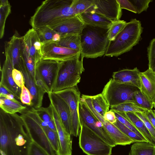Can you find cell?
<instances>
[{
  "instance_id": "6da1fadb",
  "label": "cell",
  "mask_w": 155,
  "mask_h": 155,
  "mask_svg": "<svg viewBox=\"0 0 155 155\" xmlns=\"http://www.w3.org/2000/svg\"><path fill=\"white\" fill-rule=\"evenodd\" d=\"M32 140L17 113L0 110V155H28Z\"/></svg>"
},
{
  "instance_id": "7a4b0ae2",
  "label": "cell",
  "mask_w": 155,
  "mask_h": 155,
  "mask_svg": "<svg viewBox=\"0 0 155 155\" xmlns=\"http://www.w3.org/2000/svg\"><path fill=\"white\" fill-rule=\"evenodd\" d=\"M73 0H46L31 17L30 24L35 29L49 27L76 15L71 7Z\"/></svg>"
},
{
  "instance_id": "3957f363",
  "label": "cell",
  "mask_w": 155,
  "mask_h": 155,
  "mask_svg": "<svg viewBox=\"0 0 155 155\" xmlns=\"http://www.w3.org/2000/svg\"><path fill=\"white\" fill-rule=\"evenodd\" d=\"M108 29L85 25L80 34L82 57L95 58L104 55L110 41Z\"/></svg>"
},
{
  "instance_id": "277c9868",
  "label": "cell",
  "mask_w": 155,
  "mask_h": 155,
  "mask_svg": "<svg viewBox=\"0 0 155 155\" xmlns=\"http://www.w3.org/2000/svg\"><path fill=\"white\" fill-rule=\"evenodd\" d=\"M141 22L136 18L127 22L115 39L110 41L104 56L117 57L137 44L143 32Z\"/></svg>"
},
{
  "instance_id": "5b68a950",
  "label": "cell",
  "mask_w": 155,
  "mask_h": 155,
  "mask_svg": "<svg viewBox=\"0 0 155 155\" xmlns=\"http://www.w3.org/2000/svg\"><path fill=\"white\" fill-rule=\"evenodd\" d=\"M84 58L81 52L66 60L59 61L58 69L52 92L77 86L84 71Z\"/></svg>"
},
{
  "instance_id": "8992f818",
  "label": "cell",
  "mask_w": 155,
  "mask_h": 155,
  "mask_svg": "<svg viewBox=\"0 0 155 155\" xmlns=\"http://www.w3.org/2000/svg\"><path fill=\"white\" fill-rule=\"evenodd\" d=\"M19 113L32 141L49 155H55L56 153L46 134L48 127L40 118L35 109L27 106L25 109Z\"/></svg>"
},
{
  "instance_id": "52a82bcc",
  "label": "cell",
  "mask_w": 155,
  "mask_h": 155,
  "mask_svg": "<svg viewBox=\"0 0 155 155\" xmlns=\"http://www.w3.org/2000/svg\"><path fill=\"white\" fill-rule=\"evenodd\" d=\"M78 135L79 147L87 155H111L113 147L82 123Z\"/></svg>"
},
{
  "instance_id": "ba28073f",
  "label": "cell",
  "mask_w": 155,
  "mask_h": 155,
  "mask_svg": "<svg viewBox=\"0 0 155 155\" xmlns=\"http://www.w3.org/2000/svg\"><path fill=\"white\" fill-rule=\"evenodd\" d=\"M139 90L135 87L116 82L111 78L101 94L110 107L126 102L134 103V94Z\"/></svg>"
},
{
  "instance_id": "9c48e42d",
  "label": "cell",
  "mask_w": 155,
  "mask_h": 155,
  "mask_svg": "<svg viewBox=\"0 0 155 155\" xmlns=\"http://www.w3.org/2000/svg\"><path fill=\"white\" fill-rule=\"evenodd\" d=\"M61 97L68 104L72 119L71 135L77 137L80 128L78 107L81 93L77 86L61 91L53 92Z\"/></svg>"
},
{
  "instance_id": "30bf717a",
  "label": "cell",
  "mask_w": 155,
  "mask_h": 155,
  "mask_svg": "<svg viewBox=\"0 0 155 155\" xmlns=\"http://www.w3.org/2000/svg\"><path fill=\"white\" fill-rule=\"evenodd\" d=\"M59 61L50 59L39 61L35 65V79H40L45 85L48 93L52 92L56 78Z\"/></svg>"
},
{
  "instance_id": "8fae6325",
  "label": "cell",
  "mask_w": 155,
  "mask_h": 155,
  "mask_svg": "<svg viewBox=\"0 0 155 155\" xmlns=\"http://www.w3.org/2000/svg\"><path fill=\"white\" fill-rule=\"evenodd\" d=\"M78 111L80 123L85 124L113 147L116 146L104 128L97 127L96 123L98 120L92 113L85 101L80 100Z\"/></svg>"
},
{
  "instance_id": "7c38bea8",
  "label": "cell",
  "mask_w": 155,
  "mask_h": 155,
  "mask_svg": "<svg viewBox=\"0 0 155 155\" xmlns=\"http://www.w3.org/2000/svg\"><path fill=\"white\" fill-rule=\"evenodd\" d=\"M50 103L56 112L64 129L71 135L72 119L70 110L66 102L53 92L47 93Z\"/></svg>"
},
{
  "instance_id": "4fadbf2b",
  "label": "cell",
  "mask_w": 155,
  "mask_h": 155,
  "mask_svg": "<svg viewBox=\"0 0 155 155\" xmlns=\"http://www.w3.org/2000/svg\"><path fill=\"white\" fill-rule=\"evenodd\" d=\"M55 125L58 141V150L56 155H71L72 141L71 135L65 130L51 104L48 107Z\"/></svg>"
},
{
  "instance_id": "5bb4252c",
  "label": "cell",
  "mask_w": 155,
  "mask_h": 155,
  "mask_svg": "<svg viewBox=\"0 0 155 155\" xmlns=\"http://www.w3.org/2000/svg\"><path fill=\"white\" fill-rule=\"evenodd\" d=\"M80 52L59 45L56 43L48 42L42 47V59L61 61L71 58Z\"/></svg>"
},
{
  "instance_id": "9a60e30c",
  "label": "cell",
  "mask_w": 155,
  "mask_h": 155,
  "mask_svg": "<svg viewBox=\"0 0 155 155\" xmlns=\"http://www.w3.org/2000/svg\"><path fill=\"white\" fill-rule=\"evenodd\" d=\"M89 108L97 119L102 123L105 130L116 146H125L136 142L122 132L114 124L105 120L104 117L97 112L92 105L89 106Z\"/></svg>"
},
{
  "instance_id": "2e32d148",
  "label": "cell",
  "mask_w": 155,
  "mask_h": 155,
  "mask_svg": "<svg viewBox=\"0 0 155 155\" xmlns=\"http://www.w3.org/2000/svg\"><path fill=\"white\" fill-rule=\"evenodd\" d=\"M22 37L16 31L10 41L5 44V54L9 56L13 69L18 70L20 66L25 63L22 54Z\"/></svg>"
},
{
  "instance_id": "e0dca14e",
  "label": "cell",
  "mask_w": 155,
  "mask_h": 155,
  "mask_svg": "<svg viewBox=\"0 0 155 155\" xmlns=\"http://www.w3.org/2000/svg\"><path fill=\"white\" fill-rule=\"evenodd\" d=\"M121 10L117 0H94L90 12L100 14L113 22L120 20Z\"/></svg>"
},
{
  "instance_id": "ac0fdd59",
  "label": "cell",
  "mask_w": 155,
  "mask_h": 155,
  "mask_svg": "<svg viewBox=\"0 0 155 155\" xmlns=\"http://www.w3.org/2000/svg\"><path fill=\"white\" fill-rule=\"evenodd\" d=\"M22 38L24 48L36 64L42 58V48L43 44L35 30L33 28L29 29Z\"/></svg>"
},
{
  "instance_id": "d6986e66",
  "label": "cell",
  "mask_w": 155,
  "mask_h": 155,
  "mask_svg": "<svg viewBox=\"0 0 155 155\" xmlns=\"http://www.w3.org/2000/svg\"><path fill=\"white\" fill-rule=\"evenodd\" d=\"M19 70L22 74L25 85L29 90L32 98V107L37 109L42 107L43 97L46 92L38 85L29 72L25 64L21 65Z\"/></svg>"
},
{
  "instance_id": "ffe728a7",
  "label": "cell",
  "mask_w": 155,
  "mask_h": 155,
  "mask_svg": "<svg viewBox=\"0 0 155 155\" xmlns=\"http://www.w3.org/2000/svg\"><path fill=\"white\" fill-rule=\"evenodd\" d=\"M85 25L79 15L67 18L58 23L48 27L63 36L80 35Z\"/></svg>"
},
{
  "instance_id": "44dd1931",
  "label": "cell",
  "mask_w": 155,
  "mask_h": 155,
  "mask_svg": "<svg viewBox=\"0 0 155 155\" xmlns=\"http://www.w3.org/2000/svg\"><path fill=\"white\" fill-rule=\"evenodd\" d=\"M5 54V60L1 69L0 85L6 89L16 99L20 100L21 88L16 85L13 80L12 75L13 66L9 56Z\"/></svg>"
},
{
  "instance_id": "7402d4cb",
  "label": "cell",
  "mask_w": 155,
  "mask_h": 155,
  "mask_svg": "<svg viewBox=\"0 0 155 155\" xmlns=\"http://www.w3.org/2000/svg\"><path fill=\"white\" fill-rule=\"evenodd\" d=\"M139 78L140 91L151 102L155 103V74L148 68L140 72Z\"/></svg>"
},
{
  "instance_id": "603a6c76",
  "label": "cell",
  "mask_w": 155,
  "mask_h": 155,
  "mask_svg": "<svg viewBox=\"0 0 155 155\" xmlns=\"http://www.w3.org/2000/svg\"><path fill=\"white\" fill-rule=\"evenodd\" d=\"M140 72L137 67L133 69H124L113 72L112 79L116 82L132 85L140 89Z\"/></svg>"
},
{
  "instance_id": "cb8c5ba5",
  "label": "cell",
  "mask_w": 155,
  "mask_h": 155,
  "mask_svg": "<svg viewBox=\"0 0 155 155\" xmlns=\"http://www.w3.org/2000/svg\"><path fill=\"white\" fill-rule=\"evenodd\" d=\"M85 25L108 29L113 22L110 19L98 13L86 12L78 15Z\"/></svg>"
},
{
  "instance_id": "d4e9b609",
  "label": "cell",
  "mask_w": 155,
  "mask_h": 155,
  "mask_svg": "<svg viewBox=\"0 0 155 155\" xmlns=\"http://www.w3.org/2000/svg\"><path fill=\"white\" fill-rule=\"evenodd\" d=\"M116 112L129 121L149 142L155 145V140L146 127L144 123L141 119L134 113L130 112Z\"/></svg>"
},
{
  "instance_id": "484cf974",
  "label": "cell",
  "mask_w": 155,
  "mask_h": 155,
  "mask_svg": "<svg viewBox=\"0 0 155 155\" xmlns=\"http://www.w3.org/2000/svg\"><path fill=\"white\" fill-rule=\"evenodd\" d=\"M129 155H155V145L145 141L134 143L131 147Z\"/></svg>"
},
{
  "instance_id": "4316f807",
  "label": "cell",
  "mask_w": 155,
  "mask_h": 155,
  "mask_svg": "<svg viewBox=\"0 0 155 155\" xmlns=\"http://www.w3.org/2000/svg\"><path fill=\"white\" fill-rule=\"evenodd\" d=\"M41 42L44 45L48 42H58L61 36L48 27H43L34 29Z\"/></svg>"
},
{
  "instance_id": "83f0119b",
  "label": "cell",
  "mask_w": 155,
  "mask_h": 155,
  "mask_svg": "<svg viewBox=\"0 0 155 155\" xmlns=\"http://www.w3.org/2000/svg\"><path fill=\"white\" fill-rule=\"evenodd\" d=\"M0 107L5 113L14 114L25 109L26 106L23 105L19 101H15L3 97H0Z\"/></svg>"
},
{
  "instance_id": "f1b7e54d",
  "label": "cell",
  "mask_w": 155,
  "mask_h": 155,
  "mask_svg": "<svg viewBox=\"0 0 155 155\" xmlns=\"http://www.w3.org/2000/svg\"><path fill=\"white\" fill-rule=\"evenodd\" d=\"M58 45L70 49L81 51L80 35H71L61 36Z\"/></svg>"
},
{
  "instance_id": "f546056e",
  "label": "cell",
  "mask_w": 155,
  "mask_h": 155,
  "mask_svg": "<svg viewBox=\"0 0 155 155\" xmlns=\"http://www.w3.org/2000/svg\"><path fill=\"white\" fill-rule=\"evenodd\" d=\"M11 5L8 0H1L0 3V38L3 37L5 23L11 12Z\"/></svg>"
},
{
  "instance_id": "4dcf8cb0",
  "label": "cell",
  "mask_w": 155,
  "mask_h": 155,
  "mask_svg": "<svg viewBox=\"0 0 155 155\" xmlns=\"http://www.w3.org/2000/svg\"><path fill=\"white\" fill-rule=\"evenodd\" d=\"M91 103L96 111L103 116L109 110L110 107L101 94L91 96Z\"/></svg>"
},
{
  "instance_id": "1f68e13d",
  "label": "cell",
  "mask_w": 155,
  "mask_h": 155,
  "mask_svg": "<svg viewBox=\"0 0 155 155\" xmlns=\"http://www.w3.org/2000/svg\"><path fill=\"white\" fill-rule=\"evenodd\" d=\"M110 110L118 112L145 113L148 110L133 102H126L110 107Z\"/></svg>"
},
{
  "instance_id": "d6a6232c",
  "label": "cell",
  "mask_w": 155,
  "mask_h": 155,
  "mask_svg": "<svg viewBox=\"0 0 155 155\" xmlns=\"http://www.w3.org/2000/svg\"><path fill=\"white\" fill-rule=\"evenodd\" d=\"M94 0H73L71 7L76 15L90 12L93 6Z\"/></svg>"
},
{
  "instance_id": "836d02e7",
  "label": "cell",
  "mask_w": 155,
  "mask_h": 155,
  "mask_svg": "<svg viewBox=\"0 0 155 155\" xmlns=\"http://www.w3.org/2000/svg\"><path fill=\"white\" fill-rule=\"evenodd\" d=\"M36 112L41 120L52 130L57 132L54 122L49 108L41 107L35 109Z\"/></svg>"
},
{
  "instance_id": "e575fe53",
  "label": "cell",
  "mask_w": 155,
  "mask_h": 155,
  "mask_svg": "<svg viewBox=\"0 0 155 155\" xmlns=\"http://www.w3.org/2000/svg\"><path fill=\"white\" fill-rule=\"evenodd\" d=\"M133 99L134 103L142 108L149 110L152 109L153 107V103L141 93L140 89L134 92Z\"/></svg>"
},
{
  "instance_id": "d590c367",
  "label": "cell",
  "mask_w": 155,
  "mask_h": 155,
  "mask_svg": "<svg viewBox=\"0 0 155 155\" xmlns=\"http://www.w3.org/2000/svg\"><path fill=\"white\" fill-rule=\"evenodd\" d=\"M126 23L124 21L120 20L113 22L108 31L107 38L110 41L115 39Z\"/></svg>"
},
{
  "instance_id": "8d00e7d4",
  "label": "cell",
  "mask_w": 155,
  "mask_h": 155,
  "mask_svg": "<svg viewBox=\"0 0 155 155\" xmlns=\"http://www.w3.org/2000/svg\"><path fill=\"white\" fill-rule=\"evenodd\" d=\"M114 124L122 132L134 140L136 142L140 141L148 142L147 140L142 138L133 131L124 125L117 119V121Z\"/></svg>"
},
{
  "instance_id": "74e56055",
  "label": "cell",
  "mask_w": 155,
  "mask_h": 155,
  "mask_svg": "<svg viewBox=\"0 0 155 155\" xmlns=\"http://www.w3.org/2000/svg\"><path fill=\"white\" fill-rule=\"evenodd\" d=\"M148 68L155 74V38L152 39L147 48Z\"/></svg>"
},
{
  "instance_id": "f35d334b",
  "label": "cell",
  "mask_w": 155,
  "mask_h": 155,
  "mask_svg": "<svg viewBox=\"0 0 155 155\" xmlns=\"http://www.w3.org/2000/svg\"><path fill=\"white\" fill-rule=\"evenodd\" d=\"M22 48L23 58L26 66L30 74L36 81L35 69L36 63L32 58L26 51L23 46L22 42Z\"/></svg>"
},
{
  "instance_id": "ab89813d",
  "label": "cell",
  "mask_w": 155,
  "mask_h": 155,
  "mask_svg": "<svg viewBox=\"0 0 155 155\" xmlns=\"http://www.w3.org/2000/svg\"><path fill=\"white\" fill-rule=\"evenodd\" d=\"M20 100L23 104L27 106L32 107V98L31 94L25 85L21 88Z\"/></svg>"
},
{
  "instance_id": "60d3db41",
  "label": "cell",
  "mask_w": 155,
  "mask_h": 155,
  "mask_svg": "<svg viewBox=\"0 0 155 155\" xmlns=\"http://www.w3.org/2000/svg\"><path fill=\"white\" fill-rule=\"evenodd\" d=\"M134 6L137 13L139 14L143 11H146L149 7V3L152 2L151 0H130Z\"/></svg>"
},
{
  "instance_id": "b9f144b4",
  "label": "cell",
  "mask_w": 155,
  "mask_h": 155,
  "mask_svg": "<svg viewBox=\"0 0 155 155\" xmlns=\"http://www.w3.org/2000/svg\"><path fill=\"white\" fill-rule=\"evenodd\" d=\"M114 112L116 118L120 122L142 138L146 140L129 121L116 112L115 111Z\"/></svg>"
},
{
  "instance_id": "7bdbcfd3",
  "label": "cell",
  "mask_w": 155,
  "mask_h": 155,
  "mask_svg": "<svg viewBox=\"0 0 155 155\" xmlns=\"http://www.w3.org/2000/svg\"><path fill=\"white\" fill-rule=\"evenodd\" d=\"M144 123L152 137L155 140V129L146 117L145 113H134Z\"/></svg>"
},
{
  "instance_id": "ee69618b",
  "label": "cell",
  "mask_w": 155,
  "mask_h": 155,
  "mask_svg": "<svg viewBox=\"0 0 155 155\" xmlns=\"http://www.w3.org/2000/svg\"><path fill=\"white\" fill-rule=\"evenodd\" d=\"M12 75L15 83L18 87L21 88L25 85L24 78L21 71L15 69H13Z\"/></svg>"
},
{
  "instance_id": "f6af8a7d",
  "label": "cell",
  "mask_w": 155,
  "mask_h": 155,
  "mask_svg": "<svg viewBox=\"0 0 155 155\" xmlns=\"http://www.w3.org/2000/svg\"><path fill=\"white\" fill-rule=\"evenodd\" d=\"M28 155H49L41 147L32 141L30 147Z\"/></svg>"
},
{
  "instance_id": "bcb514c9",
  "label": "cell",
  "mask_w": 155,
  "mask_h": 155,
  "mask_svg": "<svg viewBox=\"0 0 155 155\" xmlns=\"http://www.w3.org/2000/svg\"><path fill=\"white\" fill-rule=\"evenodd\" d=\"M121 9H124L135 13H137L136 8L130 0H117Z\"/></svg>"
},
{
  "instance_id": "7dc6e473",
  "label": "cell",
  "mask_w": 155,
  "mask_h": 155,
  "mask_svg": "<svg viewBox=\"0 0 155 155\" xmlns=\"http://www.w3.org/2000/svg\"><path fill=\"white\" fill-rule=\"evenodd\" d=\"M104 117L105 120L113 124H114L117 120L114 112L111 110L107 112Z\"/></svg>"
},
{
  "instance_id": "c3c4849f",
  "label": "cell",
  "mask_w": 155,
  "mask_h": 155,
  "mask_svg": "<svg viewBox=\"0 0 155 155\" xmlns=\"http://www.w3.org/2000/svg\"><path fill=\"white\" fill-rule=\"evenodd\" d=\"M145 114L147 118L155 129V114L153 110L152 109L149 110Z\"/></svg>"
},
{
  "instance_id": "681fc988",
  "label": "cell",
  "mask_w": 155,
  "mask_h": 155,
  "mask_svg": "<svg viewBox=\"0 0 155 155\" xmlns=\"http://www.w3.org/2000/svg\"><path fill=\"white\" fill-rule=\"evenodd\" d=\"M11 93L3 86L0 85V97H4L6 95Z\"/></svg>"
},
{
  "instance_id": "f907efd6",
  "label": "cell",
  "mask_w": 155,
  "mask_h": 155,
  "mask_svg": "<svg viewBox=\"0 0 155 155\" xmlns=\"http://www.w3.org/2000/svg\"><path fill=\"white\" fill-rule=\"evenodd\" d=\"M153 107H154L155 109V103H153Z\"/></svg>"
},
{
  "instance_id": "816d5d0a",
  "label": "cell",
  "mask_w": 155,
  "mask_h": 155,
  "mask_svg": "<svg viewBox=\"0 0 155 155\" xmlns=\"http://www.w3.org/2000/svg\"><path fill=\"white\" fill-rule=\"evenodd\" d=\"M153 111H154V114H155V109L154 110H153Z\"/></svg>"
}]
</instances>
